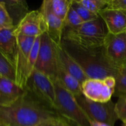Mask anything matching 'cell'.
I'll return each mask as SVG.
<instances>
[{
    "label": "cell",
    "mask_w": 126,
    "mask_h": 126,
    "mask_svg": "<svg viewBox=\"0 0 126 126\" xmlns=\"http://www.w3.org/2000/svg\"><path fill=\"white\" fill-rule=\"evenodd\" d=\"M24 89L55 110V88L53 80L48 76L35 69L28 78Z\"/></svg>",
    "instance_id": "8"
},
{
    "label": "cell",
    "mask_w": 126,
    "mask_h": 126,
    "mask_svg": "<svg viewBox=\"0 0 126 126\" xmlns=\"http://www.w3.org/2000/svg\"><path fill=\"white\" fill-rule=\"evenodd\" d=\"M123 126H126V120L124 121V122H123Z\"/></svg>",
    "instance_id": "31"
},
{
    "label": "cell",
    "mask_w": 126,
    "mask_h": 126,
    "mask_svg": "<svg viewBox=\"0 0 126 126\" xmlns=\"http://www.w3.org/2000/svg\"><path fill=\"white\" fill-rule=\"evenodd\" d=\"M118 72L120 75H126V63L123 65L121 67L119 68L118 69Z\"/></svg>",
    "instance_id": "29"
},
{
    "label": "cell",
    "mask_w": 126,
    "mask_h": 126,
    "mask_svg": "<svg viewBox=\"0 0 126 126\" xmlns=\"http://www.w3.org/2000/svg\"><path fill=\"white\" fill-rule=\"evenodd\" d=\"M39 10L41 13L45 21L47 28L46 32L55 43L61 45L64 27V21L52 13V12L49 9L45 1L42 2Z\"/></svg>",
    "instance_id": "14"
},
{
    "label": "cell",
    "mask_w": 126,
    "mask_h": 126,
    "mask_svg": "<svg viewBox=\"0 0 126 126\" xmlns=\"http://www.w3.org/2000/svg\"><path fill=\"white\" fill-rule=\"evenodd\" d=\"M116 83V78L114 76L104 79L88 78L81 83L82 94L94 102L107 103L111 100Z\"/></svg>",
    "instance_id": "7"
},
{
    "label": "cell",
    "mask_w": 126,
    "mask_h": 126,
    "mask_svg": "<svg viewBox=\"0 0 126 126\" xmlns=\"http://www.w3.org/2000/svg\"><path fill=\"white\" fill-rule=\"evenodd\" d=\"M18 45V58L16 65V83L24 89L28 80L27 66L31 49L36 38L17 34Z\"/></svg>",
    "instance_id": "9"
},
{
    "label": "cell",
    "mask_w": 126,
    "mask_h": 126,
    "mask_svg": "<svg viewBox=\"0 0 126 126\" xmlns=\"http://www.w3.org/2000/svg\"><path fill=\"white\" fill-rule=\"evenodd\" d=\"M103 48L106 58L117 70L126 64V32L118 35L108 32Z\"/></svg>",
    "instance_id": "10"
},
{
    "label": "cell",
    "mask_w": 126,
    "mask_h": 126,
    "mask_svg": "<svg viewBox=\"0 0 126 126\" xmlns=\"http://www.w3.org/2000/svg\"><path fill=\"white\" fill-rule=\"evenodd\" d=\"M37 126H70L61 117L49 119L42 122Z\"/></svg>",
    "instance_id": "27"
},
{
    "label": "cell",
    "mask_w": 126,
    "mask_h": 126,
    "mask_svg": "<svg viewBox=\"0 0 126 126\" xmlns=\"http://www.w3.org/2000/svg\"><path fill=\"white\" fill-rule=\"evenodd\" d=\"M115 111L119 120L122 122L126 120V95L118 97L115 103Z\"/></svg>",
    "instance_id": "25"
},
{
    "label": "cell",
    "mask_w": 126,
    "mask_h": 126,
    "mask_svg": "<svg viewBox=\"0 0 126 126\" xmlns=\"http://www.w3.org/2000/svg\"><path fill=\"white\" fill-rule=\"evenodd\" d=\"M107 31L112 35L126 32V10L106 7L99 13Z\"/></svg>",
    "instance_id": "12"
},
{
    "label": "cell",
    "mask_w": 126,
    "mask_h": 126,
    "mask_svg": "<svg viewBox=\"0 0 126 126\" xmlns=\"http://www.w3.org/2000/svg\"><path fill=\"white\" fill-rule=\"evenodd\" d=\"M16 34L37 38L47 31L44 17L39 10L30 11L15 27Z\"/></svg>",
    "instance_id": "11"
},
{
    "label": "cell",
    "mask_w": 126,
    "mask_h": 126,
    "mask_svg": "<svg viewBox=\"0 0 126 126\" xmlns=\"http://www.w3.org/2000/svg\"><path fill=\"white\" fill-rule=\"evenodd\" d=\"M107 35L106 24L99 16L75 27H64L62 38L86 47H100L103 46Z\"/></svg>",
    "instance_id": "3"
},
{
    "label": "cell",
    "mask_w": 126,
    "mask_h": 126,
    "mask_svg": "<svg viewBox=\"0 0 126 126\" xmlns=\"http://www.w3.org/2000/svg\"><path fill=\"white\" fill-rule=\"evenodd\" d=\"M15 28H0V52L16 67L18 45Z\"/></svg>",
    "instance_id": "13"
},
{
    "label": "cell",
    "mask_w": 126,
    "mask_h": 126,
    "mask_svg": "<svg viewBox=\"0 0 126 126\" xmlns=\"http://www.w3.org/2000/svg\"><path fill=\"white\" fill-rule=\"evenodd\" d=\"M116 87L114 95L116 97H120L126 95V75L118 74L116 77Z\"/></svg>",
    "instance_id": "26"
},
{
    "label": "cell",
    "mask_w": 126,
    "mask_h": 126,
    "mask_svg": "<svg viewBox=\"0 0 126 126\" xmlns=\"http://www.w3.org/2000/svg\"><path fill=\"white\" fill-rule=\"evenodd\" d=\"M57 80L73 96L77 97L82 94L81 84L80 83L69 74L58 63V72H57Z\"/></svg>",
    "instance_id": "17"
},
{
    "label": "cell",
    "mask_w": 126,
    "mask_h": 126,
    "mask_svg": "<svg viewBox=\"0 0 126 126\" xmlns=\"http://www.w3.org/2000/svg\"><path fill=\"white\" fill-rule=\"evenodd\" d=\"M106 7L126 10V0H108Z\"/></svg>",
    "instance_id": "28"
},
{
    "label": "cell",
    "mask_w": 126,
    "mask_h": 126,
    "mask_svg": "<svg viewBox=\"0 0 126 126\" xmlns=\"http://www.w3.org/2000/svg\"><path fill=\"white\" fill-rule=\"evenodd\" d=\"M55 110L58 115L70 126H91L90 120L77 103L75 96L69 92L56 79Z\"/></svg>",
    "instance_id": "4"
},
{
    "label": "cell",
    "mask_w": 126,
    "mask_h": 126,
    "mask_svg": "<svg viewBox=\"0 0 126 126\" xmlns=\"http://www.w3.org/2000/svg\"><path fill=\"white\" fill-rule=\"evenodd\" d=\"M14 27L13 21L2 1H0V28Z\"/></svg>",
    "instance_id": "24"
},
{
    "label": "cell",
    "mask_w": 126,
    "mask_h": 126,
    "mask_svg": "<svg viewBox=\"0 0 126 126\" xmlns=\"http://www.w3.org/2000/svg\"><path fill=\"white\" fill-rule=\"evenodd\" d=\"M78 1L90 12L99 15L108 4V0H78Z\"/></svg>",
    "instance_id": "21"
},
{
    "label": "cell",
    "mask_w": 126,
    "mask_h": 126,
    "mask_svg": "<svg viewBox=\"0 0 126 126\" xmlns=\"http://www.w3.org/2000/svg\"><path fill=\"white\" fill-rule=\"evenodd\" d=\"M83 23H84V21L76 13V11L71 7L64 20V27H75L80 25Z\"/></svg>",
    "instance_id": "23"
},
{
    "label": "cell",
    "mask_w": 126,
    "mask_h": 126,
    "mask_svg": "<svg viewBox=\"0 0 126 126\" xmlns=\"http://www.w3.org/2000/svg\"><path fill=\"white\" fill-rule=\"evenodd\" d=\"M58 58L59 64L69 74L76 78L80 84L89 78L77 62L62 48L61 45L58 46Z\"/></svg>",
    "instance_id": "16"
},
{
    "label": "cell",
    "mask_w": 126,
    "mask_h": 126,
    "mask_svg": "<svg viewBox=\"0 0 126 126\" xmlns=\"http://www.w3.org/2000/svg\"><path fill=\"white\" fill-rule=\"evenodd\" d=\"M90 123H91V126H110L107 125V124L102 123H98V122L93 121V120H90Z\"/></svg>",
    "instance_id": "30"
},
{
    "label": "cell",
    "mask_w": 126,
    "mask_h": 126,
    "mask_svg": "<svg viewBox=\"0 0 126 126\" xmlns=\"http://www.w3.org/2000/svg\"><path fill=\"white\" fill-rule=\"evenodd\" d=\"M25 92L15 81L0 77V109L14 103Z\"/></svg>",
    "instance_id": "15"
},
{
    "label": "cell",
    "mask_w": 126,
    "mask_h": 126,
    "mask_svg": "<svg viewBox=\"0 0 126 126\" xmlns=\"http://www.w3.org/2000/svg\"><path fill=\"white\" fill-rule=\"evenodd\" d=\"M49 9L58 18L64 21L71 7L72 0H44Z\"/></svg>",
    "instance_id": "19"
},
{
    "label": "cell",
    "mask_w": 126,
    "mask_h": 126,
    "mask_svg": "<svg viewBox=\"0 0 126 126\" xmlns=\"http://www.w3.org/2000/svg\"><path fill=\"white\" fill-rule=\"evenodd\" d=\"M59 117L54 109L25 90L14 103L0 109V126H37Z\"/></svg>",
    "instance_id": "1"
},
{
    "label": "cell",
    "mask_w": 126,
    "mask_h": 126,
    "mask_svg": "<svg viewBox=\"0 0 126 126\" xmlns=\"http://www.w3.org/2000/svg\"><path fill=\"white\" fill-rule=\"evenodd\" d=\"M13 21L14 27L17 26L23 18L30 12L25 1H2Z\"/></svg>",
    "instance_id": "18"
},
{
    "label": "cell",
    "mask_w": 126,
    "mask_h": 126,
    "mask_svg": "<svg viewBox=\"0 0 126 126\" xmlns=\"http://www.w3.org/2000/svg\"><path fill=\"white\" fill-rule=\"evenodd\" d=\"M58 46L47 32L41 35L40 48L35 69L48 76L53 81L57 79L58 67Z\"/></svg>",
    "instance_id": "5"
},
{
    "label": "cell",
    "mask_w": 126,
    "mask_h": 126,
    "mask_svg": "<svg viewBox=\"0 0 126 126\" xmlns=\"http://www.w3.org/2000/svg\"><path fill=\"white\" fill-rule=\"evenodd\" d=\"M75 97L90 120L114 126L119 120L115 111V103L111 100L107 103L94 102L88 100L83 94Z\"/></svg>",
    "instance_id": "6"
},
{
    "label": "cell",
    "mask_w": 126,
    "mask_h": 126,
    "mask_svg": "<svg viewBox=\"0 0 126 126\" xmlns=\"http://www.w3.org/2000/svg\"><path fill=\"white\" fill-rule=\"evenodd\" d=\"M0 77L16 82V67L0 52Z\"/></svg>",
    "instance_id": "20"
},
{
    "label": "cell",
    "mask_w": 126,
    "mask_h": 126,
    "mask_svg": "<svg viewBox=\"0 0 126 126\" xmlns=\"http://www.w3.org/2000/svg\"><path fill=\"white\" fill-rule=\"evenodd\" d=\"M71 7L76 11V13L80 16V17L82 18V20L84 22L92 21L99 17V15L94 14V13L90 12L89 10H88L84 7H83L78 1V0H72Z\"/></svg>",
    "instance_id": "22"
},
{
    "label": "cell",
    "mask_w": 126,
    "mask_h": 126,
    "mask_svg": "<svg viewBox=\"0 0 126 126\" xmlns=\"http://www.w3.org/2000/svg\"><path fill=\"white\" fill-rule=\"evenodd\" d=\"M62 48L77 62L89 78L104 79L117 77L118 70L106 58L103 47H86L66 39H61Z\"/></svg>",
    "instance_id": "2"
}]
</instances>
